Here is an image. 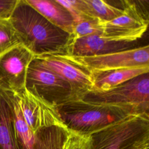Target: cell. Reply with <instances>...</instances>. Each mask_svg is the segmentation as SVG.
Returning a JSON list of instances; mask_svg holds the SVG:
<instances>
[{
	"label": "cell",
	"mask_w": 149,
	"mask_h": 149,
	"mask_svg": "<svg viewBox=\"0 0 149 149\" xmlns=\"http://www.w3.org/2000/svg\"><path fill=\"white\" fill-rule=\"evenodd\" d=\"M102 23L98 19L86 17L74 24L72 34L73 39H77L91 35H102Z\"/></svg>",
	"instance_id": "cell-18"
},
{
	"label": "cell",
	"mask_w": 149,
	"mask_h": 149,
	"mask_svg": "<svg viewBox=\"0 0 149 149\" xmlns=\"http://www.w3.org/2000/svg\"><path fill=\"white\" fill-rule=\"evenodd\" d=\"M80 99L102 105L119 106L131 114L149 118V70L107 91H88Z\"/></svg>",
	"instance_id": "cell-3"
},
{
	"label": "cell",
	"mask_w": 149,
	"mask_h": 149,
	"mask_svg": "<svg viewBox=\"0 0 149 149\" xmlns=\"http://www.w3.org/2000/svg\"><path fill=\"white\" fill-rule=\"evenodd\" d=\"M63 125L72 133L87 137L132 115L122 107L74 99L56 107Z\"/></svg>",
	"instance_id": "cell-2"
},
{
	"label": "cell",
	"mask_w": 149,
	"mask_h": 149,
	"mask_svg": "<svg viewBox=\"0 0 149 149\" xmlns=\"http://www.w3.org/2000/svg\"><path fill=\"white\" fill-rule=\"evenodd\" d=\"M64 149H87V137L70 132Z\"/></svg>",
	"instance_id": "cell-19"
},
{
	"label": "cell",
	"mask_w": 149,
	"mask_h": 149,
	"mask_svg": "<svg viewBox=\"0 0 149 149\" xmlns=\"http://www.w3.org/2000/svg\"><path fill=\"white\" fill-rule=\"evenodd\" d=\"M9 20L22 44L35 58L67 54L72 36L51 23L26 0H18Z\"/></svg>",
	"instance_id": "cell-1"
},
{
	"label": "cell",
	"mask_w": 149,
	"mask_h": 149,
	"mask_svg": "<svg viewBox=\"0 0 149 149\" xmlns=\"http://www.w3.org/2000/svg\"><path fill=\"white\" fill-rule=\"evenodd\" d=\"M148 70L149 68H125L90 72L93 79V87L90 90L96 91L110 90Z\"/></svg>",
	"instance_id": "cell-13"
},
{
	"label": "cell",
	"mask_w": 149,
	"mask_h": 149,
	"mask_svg": "<svg viewBox=\"0 0 149 149\" xmlns=\"http://www.w3.org/2000/svg\"><path fill=\"white\" fill-rule=\"evenodd\" d=\"M55 26L72 36L75 24L68 10L56 0H26Z\"/></svg>",
	"instance_id": "cell-12"
},
{
	"label": "cell",
	"mask_w": 149,
	"mask_h": 149,
	"mask_svg": "<svg viewBox=\"0 0 149 149\" xmlns=\"http://www.w3.org/2000/svg\"><path fill=\"white\" fill-rule=\"evenodd\" d=\"M25 88L54 107L77 99L71 85L37 58L33 59L28 67Z\"/></svg>",
	"instance_id": "cell-5"
},
{
	"label": "cell",
	"mask_w": 149,
	"mask_h": 149,
	"mask_svg": "<svg viewBox=\"0 0 149 149\" xmlns=\"http://www.w3.org/2000/svg\"><path fill=\"white\" fill-rule=\"evenodd\" d=\"M0 149H21L16 136L10 105L1 89Z\"/></svg>",
	"instance_id": "cell-16"
},
{
	"label": "cell",
	"mask_w": 149,
	"mask_h": 149,
	"mask_svg": "<svg viewBox=\"0 0 149 149\" xmlns=\"http://www.w3.org/2000/svg\"><path fill=\"white\" fill-rule=\"evenodd\" d=\"M21 44V41L10 20L0 19V56L12 48Z\"/></svg>",
	"instance_id": "cell-17"
},
{
	"label": "cell",
	"mask_w": 149,
	"mask_h": 149,
	"mask_svg": "<svg viewBox=\"0 0 149 149\" xmlns=\"http://www.w3.org/2000/svg\"><path fill=\"white\" fill-rule=\"evenodd\" d=\"M147 33L141 38L135 41L113 40L101 35H91L72 39L65 55L72 57H88L133 49L149 44V36Z\"/></svg>",
	"instance_id": "cell-8"
},
{
	"label": "cell",
	"mask_w": 149,
	"mask_h": 149,
	"mask_svg": "<svg viewBox=\"0 0 149 149\" xmlns=\"http://www.w3.org/2000/svg\"><path fill=\"white\" fill-rule=\"evenodd\" d=\"M10 105L17 140L21 149H36L35 136L27 124L16 94L2 91Z\"/></svg>",
	"instance_id": "cell-15"
},
{
	"label": "cell",
	"mask_w": 149,
	"mask_h": 149,
	"mask_svg": "<svg viewBox=\"0 0 149 149\" xmlns=\"http://www.w3.org/2000/svg\"><path fill=\"white\" fill-rule=\"evenodd\" d=\"M80 13L85 17L96 19L105 23L111 21L122 15L124 9L121 8L120 1L113 4L112 1L75 0Z\"/></svg>",
	"instance_id": "cell-14"
},
{
	"label": "cell",
	"mask_w": 149,
	"mask_h": 149,
	"mask_svg": "<svg viewBox=\"0 0 149 149\" xmlns=\"http://www.w3.org/2000/svg\"><path fill=\"white\" fill-rule=\"evenodd\" d=\"M34 58L22 44L0 56V89L16 94L24 90L28 67Z\"/></svg>",
	"instance_id": "cell-7"
},
{
	"label": "cell",
	"mask_w": 149,
	"mask_h": 149,
	"mask_svg": "<svg viewBox=\"0 0 149 149\" xmlns=\"http://www.w3.org/2000/svg\"><path fill=\"white\" fill-rule=\"evenodd\" d=\"M18 0H0V19H9Z\"/></svg>",
	"instance_id": "cell-20"
},
{
	"label": "cell",
	"mask_w": 149,
	"mask_h": 149,
	"mask_svg": "<svg viewBox=\"0 0 149 149\" xmlns=\"http://www.w3.org/2000/svg\"><path fill=\"white\" fill-rule=\"evenodd\" d=\"M64 56L90 73L116 69L149 68V44L103 55L88 57Z\"/></svg>",
	"instance_id": "cell-6"
},
{
	"label": "cell",
	"mask_w": 149,
	"mask_h": 149,
	"mask_svg": "<svg viewBox=\"0 0 149 149\" xmlns=\"http://www.w3.org/2000/svg\"><path fill=\"white\" fill-rule=\"evenodd\" d=\"M149 134V118L132 114L87 136V149H134Z\"/></svg>",
	"instance_id": "cell-4"
},
{
	"label": "cell",
	"mask_w": 149,
	"mask_h": 149,
	"mask_svg": "<svg viewBox=\"0 0 149 149\" xmlns=\"http://www.w3.org/2000/svg\"><path fill=\"white\" fill-rule=\"evenodd\" d=\"M124 12L113 20L102 23V36L116 40L135 41L141 38L149 28L144 21L130 6L123 1Z\"/></svg>",
	"instance_id": "cell-10"
},
{
	"label": "cell",
	"mask_w": 149,
	"mask_h": 149,
	"mask_svg": "<svg viewBox=\"0 0 149 149\" xmlns=\"http://www.w3.org/2000/svg\"><path fill=\"white\" fill-rule=\"evenodd\" d=\"M37 58L71 85L77 99L80 98L85 93L92 89L93 79L91 74L64 55H49Z\"/></svg>",
	"instance_id": "cell-11"
},
{
	"label": "cell",
	"mask_w": 149,
	"mask_h": 149,
	"mask_svg": "<svg viewBox=\"0 0 149 149\" xmlns=\"http://www.w3.org/2000/svg\"><path fill=\"white\" fill-rule=\"evenodd\" d=\"M134 149H149V134L134 145Z\"/></svg>",
	"instance_id": "cell-21"
},
{
	"label": "cell",
	"mask_w": 149,
	"mask_h": 149,
	"mask_svg": "<svg viewBox=\"0 0 149 149\" xmlns=\"http://www.w3.org/2000/svg\"><path fill=\"white\" fill-rule=\"evenodd\" d=\"M16 94L24 119L34 134L42 128L63 125L56 107L41 101L26 88Z\"/></svg>",
	"instance_id": "cell-9"
}]
</instances>
